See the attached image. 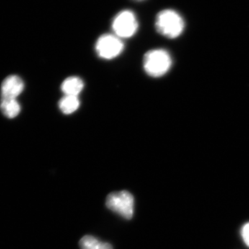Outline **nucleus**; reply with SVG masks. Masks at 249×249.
<instances>
[{
  "label": "nucleus",
  "instance_id": "1",
  "mask_svg": "<svg viewBox=\"0 0 249 249\" xmlns=\"http://www.w3.org/2000/svg\"><path fill=\"white\" fill-rule=\"evenodd\" d=\"M155 27L162 36L168 38H176L182 34L184 21L181 16L172 9L160 11L156 18Z\"/></svg>",
  "mask_w": 249,
  "mask_h": 249
},
{
  "label": "nucleus",
  "instance_id": "2",
  "mask_svg": "<svg viewBox=\"0 0 249 249\" xmlns=\"http://www.w3.org/2000/svg\"><path fill=\"white\" fill-rule=\"evenodd\" d=\"M171 65V57L163 49L149 51L144 56V70L149 76L153 78L163 76L169 71Z\"/></svg>",
  "mask_w": 249,
  "mask_h": 249
},
{
  "label": "nucleus",
  "instance_id": "3",
  "mask_svg": "<svg viewBox=\"0 0 249 249\" xmlns=\"http://www.w3.org/2000/svg\"><path fill=\"white\" fill-rule=\"evenodd\" d=\"M134 205V196L127 191L109 193L106 199L108 209L127 220L133 217Z\"/></svg>",
  "mask_w": 249,
  "mask_h": 249
},
{
  "label": "nucleus",
  "instance_id": "4",
  "mask_svg": "<svg viewBox=\"0 0 249 249\" xmlns=\"http://www.w3.org/2000/svg\"><path fill=\"white\" fill-rule=\"evenodd\" d=\"M111 27L114 35L119 38H128L137 33L139 23L132 11L124 10L116 15Z\"/></svg>",
  "mask_w": 249,
  "mask_h": 249
},
{
  "label": "nucleus",
  "instance_id": "5",
  "mask_svg": "<svg viewBox=\"0 0 249 249\" xmlns=\"http://www.w3.org/2000/svg\"><path fill=\"white\" fill-rule=\"evenodd\" d=\"M124 49L123 41L113 34L101 36L96 43V52L98 56L106 60H111L119 56Z\"/></svg>",
  "mask_w": 249,
  "mask_h": 249
},
{
  "label": "nucleus",
  "instance_id": "6",
  "mask_svg": "<svg viewBox=\"0 0 249 249\" xmlns=\"http://www.w3.org/2000/svg\"><path fill=\"white\" fill-rule=\"evenodd\" d=\"M24 83L18 76L5 78L1 86V100L16 99L24 89Z\"/></svg>",
  "mask_w": 249,
  "mask_h": 249
},
{
  "label": "nucleus",
  "instance_id": "7",
  "mask_svg": "<svg viewBox=\"0 0 249 249\" xmlns=\"http://www.w3.org/2000/svg\"><path fill=\"white\" fill-rule=\"evenodd\" d=\"M84 88V83L79 77H69L61 85L62 92L66 96H78Z\"/></svg>",
  "mask_w": 249,
  "mask_h": 249
},
{
  "label": "nucleus",
  "instance_id": "8",
  "mask_svg": "<svg viewBox=\"0 0 249 249\" xmlns=\"http://www.w3.org/2000/svg\"><path fill=\"white\" fill-rule=\"evenodd\" d=\"M59 108L63 114H73L80 107V101L78 96H66L60 99L59 102Z\"/></svg>",
  "mask_w": 249,
  "mask_h": 249
},
{
  "label": "nucleus",
  "instance_id": "9",
  "mask_svg": "<svg viewBox=\"0 0 249 249\" xmlns=\"http://www.w3.org/2000/svg\"><path fill=\"white\" fill-rule=\"evenodd\" d=\"M0 109L5 116L9 119H14L20 112V106L17 100H1Z\"/></svg>",
  "mask_w": 249,
  "mask_h": 249
},
{
  "label": "nucleus",
  "instance_id": "10",
  "mask_svg": "<svg viewBox=\"0 0 249 249\" xmlns=\"http://www.w3.org/2000/svg\"><path fill=\"white\" fill-rule=\"evenodd\" d=\"M80 249H113L109 243L98 240L91 235H85L79 242Z\"/></svg>",
  "mask_w": 249,
  "mask_h": 249
},
{
  "label": "nucleus",
  "instance_id": "11",
  "mask_svg": "<svg viewBox=\"0 0 249 249\" xmlns=\"http://www.w3.org/2000/svg\"><path fill=\"white\" fill-rule=\"evenodd\" d=\"M242 239L247 247H249V222L244 225L241 231Z\"/></svg>",
  "mask_w": 249,
  "mask_h": 249
},
{
  "label": "nucleus",
  "instance_id": "12",
  "mask_svg": "<svg viewBox=\"0 0 249 249\" xmlns=\"http://www.w3.org/2000/svg\"><path fill=\"white\" fill-rule=\"evenodd\" d=\"M137 1H142V0H137Z\"/></svg>",
  "mask_w": 249,
  "mask_h": 249
}]
</instances>
